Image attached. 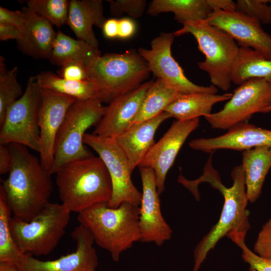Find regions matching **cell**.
<instances>
[{
	"mask_svg": "<svg viewBox=\"0 0 271 271\" xmlns=\"http://www.w3.org/2000/svg\"><path fill=\"white\" fill-rule=\"evenodd\" d=\"M174 37L173 33H162L152 40L150 49H139L138 52L147 62L150 72L180 94L196 92L216 94L218 91L215 86L196 85L185 76L172 55Z\"/></svg>",
	"mask_w": 271,
	"mask_h": 271,
	"instance_id": "7c38bea8",
	"label": "cell"
},
{
	"mask_svg": "<svg viewBox=\"0 0 271 271\" xmlns=\"http://www.w3.org/2000/svg\"><path fill=\"white\" fill-rule=\"evenodd\" d=\"M268 0H238L235 10L256 21L261 24H271V10Z\"/></svg>",
	"mask_w": 271,
	"mask_h": 271,
	"instance_id": "836d02e7",
	"label": "cell"
},
{
	"mask_svg": "<svg viewBox=\"0 0 271 271\" xmlns=\"http://www.w3.org/2000/svg\"><path fill=\"white\" fill-rule=\"evenodd\" d=\"M142 192L139 205V226L142 242H153L160 246L169 240L173 231L162 215L159 194L153 170L139 167Z\"/></svg>",
	"mask_w": 271,
	"mask_h": 271,
	"instance_id": "5bb4252c",
	"label": "cell"
},
{
	"mask_svg": "<svg viewBox=\"0 0 271 271\" xmlns=\"http://www.w3.org/2000/svg\"><path fill=\"white\" fill-rule=\"evenodd\" d=\"M76 242L75 251L52 260L43 261L26 253L16 264L19 271H96L98 265L94 240L90 231L81 224L71 233Z\"/></svg>",
	"mask_w": 271,
	"mask_h": 271,
	"instance_id": "4fadbf2b",
	"label": "cell"
},
{
	"mask_svg": "<svg viewBox=\"0 0 271 271\" xmlns=\"http://www.w3.org/2000/svg\"><path fill=\"white\" fill-rule=\"evenodd\" d=\"M271 105V84L263 79L252 78L234 90L220 111L205 118L213 128L228 130L247 122L252 115Z\"/></svg>",
	"mask_w": 271,
	"mask_h": 271,
	"instance_id": "30bf717a",
	"label": "cell"
},
{
	"mask_svg": "<svg viewBox=\"0 0 271 271\" xmlns=\"http://www.w3.org/2000/svg\"><path fill=\"white\" fill-rule=\"evenodd\" d=\"M136 30V23L132 19L123 18L118 20V38H130L134 34Z\"/></svg>",
	"mask_w": 271,
	"mask_h": 271,
	"instance_id": "f35d334b",
	"label": "cell"
},
{
	"mask_svg": "<svg viewBox=\"0 0 271 271\" xmlns=\"http://www.w3.org/2000/svg\"><path fill=\"white\" fill-rule=\"evenodd\" d=\"M41 95L42 101L39 115L40 160L44 168L51 174L58 133L68 110L76 99L43 88H41Z\"/></svg>",
	"mask_w": 271,
	"mask_h": 271,
	"instance_id": "e0dca14e",
	"label": "cell"
},
{
	"mask_svg": "<svg viewBox=\"0 0 271 271\" xmlns=\"http://www.w3.org/2000/svg\"><path fill=\"white\" fill-rule=\"evenodd\" d=\"M170 117L169 113L164 111L153 118L132 124L115 139L126 156L132 172L155 144L154 136L158 128Z\"/></svg>",
	"mask_w": 271,
	"mask_h": 271,
	"instance_id": "ffe728a7",
	"label": "cell"
},
{
	"mask_svg": "<svg viewBox=\"0 0 271 271\" xmlns=\"http://www.w3.org/2000/svg\"><path fill=\"white\" fill-rule=\"evenodd\" d=\"M167 12L173 13L175 19L183 25L206 20L212 12L207 0H154L147 12L153 16Z\"/></svg>",
	"mask_w": 271,
	"mask_h": 271,
	"instance_id": "484cf974",
	"label": "cell"
},
{
	"mask_svg": "<svg viewBox=\"0 0 271 271\" xmlns=\"http://www.w3.org/2000/svg\"><path fill=\"white\" fill-rule=\"evenodd\" d=\"M206 21L228 34L239 47L249 48L271 60V35L257 21L236 10L213 12Z\"/></svg>",
	"mask_w": 271,
	"mask_h": 271,
	"instance_id": "2e32d148",
	"label": "cell"
},
{
	"mask_svg": "<svg viewBox=\"0 0 271 271\" xmlns=\"http://www.w3.org/2000/svg\"><path fill=\"white\" fill-rule=\"evenodd\" d=\"M16 66L7 70L5 59L0 57V124L3 122L8 108L23 94L17 75Z\"/></svg>",
	"mask_w": 271,
	"mask_h": 271,
	"instance_id": "4dcf8cb0",
	"label": "cell"
},
{
	"mask_svg": "<svg viewBox=\"0 0 271 271\" xmlns=\"http://www.w3.org/2000/svg\"><path fill=\"white\" fill-rule=\"evenodd\" d=\"M86 70L100 100L108 103L137 88L151 72L147 62L134 50L101 55Z\"/></svg>",
	"mask_w": 271,
	"mask_h": 271,
	"instance_id": "8992f818",
	"label": "cell"
},
{
	"mask_svg": "<svg viewBox=\"0 0 271 271\" xmlns=\"http://www.w3.org/2000/svg\"><path fill=\"white\" fill-rule=\"evenodd\" d=\"M56 174L59 197L71 212L79 213L110 200L111 180L99 157L92 156L69 162Z\"/></svg>",
	"mask_w": 271,
	"mask_h": 271,
	"instance_id": "277c9868",
	"label": "cell"
},
{
	"mask_svg": "<svg viewBox=\"0 0 271 271\" xmlns=\"http://www.w3.org/2000/svg\"><path fill=\"white\" fill-rule=\"evenodd\" d=\"M153 82L143 83L135 89L112 100L93 134L115 139L127 130L136 117L142 101Z\"/></svg>",
	"mask_w": 271,
	"mask_h": 271,
	"instance_id": "ac0fdd59",
	"label": "cell"
},
{
	"mask_svg": "<svg viewBox=\"0 0 271 271\" xmlns=\"http://www.w3.org/2000/svg\"><path fill=\"white\" fill-rule=\"evenodd\" d=\"M0 271H19V270L15 264L0 263Z\"/></svg>",
	"mask_w": 271,
	"mask_h": 271,
	"instance_id": "ee69618b",
	"label": "cell"
},
{
	"mask_svg": "<svg viewBox=\"0 0 271 271\" xmlns=\"http://www.w3.org/2000/svg\"><path fill=\"white\" fill-rule=\"evenodd\" d=\"M252 78H262L271 84V60L264 58L249 48L240 47L232 71L231 81L240 85Z\"/></svg>",
	"mask_w": 271,
	"mask_h": 271,
	"instance_id": "4316f807",
	"label": "cell"
},
{
	"mask_svg": "<svg viewBox=\"0 0 271 271\" xmlns=\"http://www.w3.org/2000/svg\"><path fill=\"white\" fill-rule=\"evenodd\" d=\"M21 10L26 22L20 39L17 41L19 49L34 58L48 59L56 35L52 24L28 7Z\"/></svg>",
	"mask_w": 271,
	"mask_h": 271,
	"instance_id": "44dd1931",
	"label": "cell"
},
{
	"mask_svg": "<svg viewBox=\"0 0 271 271\" xmlns=\"http://www.w3.org/2000/svg\"><path fill=\"white\" fill-rule=\"evenodd\" d=\"M70 1L67 0H29L26 2L30 10L60 27L67 24Z\"/></svg>",
	"mask_w": 271,
	"mask_h": 271,
	"instance_id": "1f68e13d",
	"label": "cell"
},
{
	"mask_svg": "<svg viewBox=\"0 0 271 271\" xmlns=\"http://www.w3.org/2000/svg\"><path fill=\"white\" fill-rule=\"evenodd\" d=\"M211 153L206 163L203 174L198 179L190 180L181 176L179 182L188 190L195 199L200 198L198 187L202 182H208L218 190L224 198L222 211L217 222L199 241L194 252L192 271H198L209 251L224 236L232 232L247 233L250 228L249 212L246 209L248 202L244 174L241 164L235 166L231 173L232 185L227 187L222 183L217 170L212 166Z\"/></svg>",
	"mask_w": 271,
	"mask_h": 271,
	"instance_id": "6da1fadb",
	"label": "cell"
},
{
	"mask_svg": "<svg viewBox=\"0 0 271 271\" xmlns=\"http://www.w3.org/2000/svg\"><path fill=\"white\" fill-rule=\"evenodd\" d=\"M22 30L16 27L0 24V40H19L22 36Z\"/></svg>",
	"mask_w": 271,
	"mask_h": 271,
	"instance_id": "60d3db41",
	"label": "cell"
},
{
	"mask_svg": "<svg viewBox=\"0 0 271 271\" xmlns=\"http://www.w3.org/2000/svg\"><path fill=\"white\" fill-rule=\"evenodd\" d=\"M253 252L271 261V217L263 224L254 245Z\"/></svg>",
	"mask_w": 271,
	"mask_h": 271,
	"instance_id": "d590c367",
	"label": "cell"
},
{
	"mask_svg": "<svg viewBox=\"0 0 271 271\" xmlns=\"http://www.w3.org/2000/svg\"><path fill=\"white\" fill-rule=\"evenodd\" d=\"M104 36L108 39L118 38V20L114 18L107 19L102 28Z\"/></svg>",
	"mask_w": 271,
	"mask_h": 271,
	"instance_id": "b9f144b4",
	"label": "cell"
},
{
	"mask_svg": "<svg viewBox=\"0 0 271 271\" xmlns=\"http://www.w3.org/2000/svg\"><path fill=\"white\" fill-rule=\"evenodd\" d=\"M12 164V158L9 146L0 144V174L9 173Z\"/></svg>",
	"mask_w": 271,
	"mask_h": 271,
	"instance_id": "ab89813d",
	"label": "cell"
},
{
	"mask_svg": "<svg viewBox=\"0 0 271 271\" xmlns=\"http://www.w3.org/2000/svg\"><path fill=\"white\" fill-rule=\"evenodd\" d=\"M241 165L248 202H254L261 194L265 177L271 168V147H258L243 151Z\"/></svg>",
	"mask_w": 271,
	"mask_h": 271,
	"instance_id": "cb8c5ba5",
	"label": "cell"
},
{
	"mask_svg": "<svg viewBox=\"0 0 271 271\" xmlns=\"http://www.w3.org/2000/svg\"><path fill=\"white\" fill-rule=\"evenodd\" d=\"M12 211L3 191L0 189V263L17 264L24 253L15 241L10 227Z\"/></svg>",
	"mask_w": 271,
	"mask_h": 271,
	"instance_id": "f546056e",
	"label": "cell"
},
{
	"mask_svg": "<svg viewBox=\"0 0 271 271\" xmlns=\"http://www.w3.org/2000/svg\"><path fill=\"white\" fill-rule=\"evenodd\" d=\"M212 12L235 10L236 4L231 0H207Z\"/></svg>",
	"mask_w": 271,
	"mask_h": 271,
	"instance_id": "7bdbcfd3",
	"label": "cell"
},
{
	"mask_svg": "<svg viewBox=\"0 0 271 271\" xmlns=\"http://www.w3.org/2000/svg\"><path fill=\"white\" fill-rule=\"evenodd\" d=\"M268 3H269V6L271 10V0H268Z\"/></svg>",
	"mask_w": 271,
	"mask_h": 271,
	"instance_id": "bcb514c9",
	"label": "cell"
},
{
	"mask_svg": "<svg viewBox=\"0 0 271 271\" xmlns=\"http://www.w3.org/2000/svg\"><path fill=\"white\" fill-rule=\"evenodd\" d=\"M232 96V93L221 95L204 92L181 94L164 111L179 120L193 119L201 116L205 117L211 113L214 105L228 100Z\"/></svg>",
	"mask_w": 271,
	"mask_h": 271,
	"instance_id": "d4e9b609",
	"label": "cell"
},
{
	"mask_svg": "<svg viewBox=\"0 0 271 271\" xmlns=\"http://www.w3.org/2000/svg\"><path fill=\"white\" fill-rule=\"evenodd\" d=\"M189 145L192 149L207 153L221 149L243 152L258 147H271V130L244 122L220 136L194 139Z\"/></svg>",
	"mask_w": 271,
	"mask_h": 271,
	"instance_id": "d6986e66",
	"label": "cell"
},
{
	"mask_svg": "<svg viewBox=\"0 0 271 271\" xmlns=\"http://www.w3.org/2000/svg\"><path fill=\"white\" fill-rule=\"evenodd\" d=\"M58 75L66 80L81 81L88 79L86 69L82 65L70 63L61 67Z\"/></svg>",
	"mask_w": 271,
	"mask_h": 271,
	"instance_id": "8d00e7d4",
	"label": "cell"
},
{
	"mask_svg": "<svg viewBox=\"0 0 271 271\" xmlns=\"http://www.w3.org/2000/svg\"><path fill=\"white\" fill-rule=\"evenodd\" d=\"M101 0H71L67 24L78 39L98 48V41L92 27L102 28L106 20Z\"/></svg>",
	"mask_w": 271,
	"mask_h": 271,
	"instance_id": "7402d4cb",
	"label": "cell"
},
{
	"mask_svg": "<svg viewBox=\"0 0 271 271\" xmlns=\"http://www.w3.org/2000/svg\"><path fill=\"white\" fill-rule=\"evenodd\" d=\"M186 34L194 36L205 56L204 61L198 62L199 68L207 73L213 85L223 91L229 89L232 71L239 53L236 42L206 20L186 23L173 33L175 36Z\"/></svg>",
	"mask_w": 271,
	"mask_h": 271,
	"instance_id": "5b68a950",
	"label": "cell"
},
{
	"mask_svg": "<svg viewBox=\"0 0 271 271\" xmlns=\"http://www.w3.org/2000/svg\"><path fill=\"white\" fill-rule=\"evenodd\" d=\"M101 55L98 48L58 31L48 60L51 63L60 67L75 63L82 65L87 69Z\"/></svg>",
	"mask_w": 271,
	"mask_h": 271,
	"instance_id": "603a6c76",
	"label": "cell"
},
{
	"mask_svg": "<svg viewBox=\"0 0 271 271\" xmlns=\"http://www.w3.org/2000/svg\"><path fill=\"white\" fill-rule=\"evenodd\" d=\"M71 212L62 203L48 202L30 221L13 216L10 227L14 239L25 253L47 255L63 236Z\"/></svg>",
	"mask_w": 271,
	"mask_h": 271,
	"instance_id": "52a82bcc",
	"label": "cell"
},
{
	"mask_svg": "<svg viewBox=\"0 0 271 271\" xmlns=\"http://www.w3.org/2000/svg\"><path fill=\"white\" fill-rule=\"evenodd\" d=\"M271 111V105L266 108L263 111V113H267Z\"/></svg>",
	"mask_w": 271,
	"mask_h": 271,
	"instance_id": "f6af8a7d",
	"label": "cell"
},
{
	"mask_svg": "<svg viewBox=\"0 0 271 271\" xmlns=\"http://www.w3.org/2000/svg\"><path fill=\"white\" fill-rule=\"evenodd\" d=\"M26 22V16L22 10L14 11L0 7V24L13 26L22 30Z\"/></svg>",
	"mask_w": 271,
	"mask_h": 271,
	"instance_id": "74e56055",
	"label": "cell"
},
{
	"mask_svg": "<svg viewBox=\"0 0 271 271\" xmlns=\"http://www.w3.org/2000/svg\"><path fill=\"white\" fill-rule=\"evenodd\" d=\"M36 77L41 88L69 96L79 100L95 98L100 100L95 85L89 79L81 81L68 80L50 71L41 72Z\"/></svg>",
	"mask_w": 271,
	"mask_h": 271,
	"instance_id": "83f0119b",
	"label": "cell"
},
{
	"mask_svg": "<svg viewBox=\"0 0 271 271\" xmlns=\"http://www.w3.org/2000/svg\"><path fill=\"white\" fill-rule=\"evenodd\" d=\"M105 109L97 98L76 100L71 105L56 138L51 175L69 162L93 156L84 145V137L90 127L100 121Z\"/></svg>",
	"mask_w": 271,
	"mask_h": 271,
	"instance_id": "ba28073f",
	"label": "cell"
},
{
	"mask_svg": "<svg viewBox=\"0 0 271 271\" xmlns=\"http://www.w3.org/2000/svg\"><path fill=\"white\" fill-rule=\"evenodd\" d=\"M246 233L233 232L227 235L242 250V258L249 264V271H271V261L264 259L246 245L245 241Z\"/></svg>",
	"mask_w": 271,
	"mask_h": 271,
	"instance_id": "d6a6232c",
	"label": "cell"
},
{
	"mask_svg": "<svg viewBox=\"0 0 271 271\" xmlns=\"http://www.w3.org/2000/svg\"><path fill=\"white\" fill-rule=\"evenodd\" d=\"M181 94L157 78L146 93L132 124L153 118L163 112ZM131 124V125H132Z\"/></svg>",
	"mask_w": 271,
	"mask_h": 271,
	"instance_id": "f1b7e54d",
	"label": "cell"
},
{
	"mask_svg": "<svg viewBox=\"0 0 271 271\" xmlns=\"http://www.w3.org/2000/svg\"><path fill=\"white\" fill-rule=\"evenodd\" d=\"M199 126V118L173 122L163 137L152 147L139 167L153 170L159 194L165 190L167 173L183 145Z\"/></svg>",
	"mask_w": 271,
	"mask_h": 271,
	"instance_id": "9a60e30c",
	"label": "cell"
},
{
	"mask_svg": "<svg viewBox=\"0 0 271 271\" xmlns=\"http://www.w3.org/2000/svg\"><path fill=\"white\" fill-rule=\"evenodd\" d=\"M9 148L12 166L0 189L14 216L28 222L49 202L53 188L51 175L27 147L11 144Z\"/></svg>",
	"mask_w": 271,
	"mask_h": 271,
	"instance_id": "7a4b0ae2",
	"label": "cell"
},
{
	"mask_svg": "<svg viewBox=\"0 0 271 271\" xmlns=\"http://www.w3.org/2000/svg\"><path fill=\"white\" fill-rule=\"evenodd\" d=\"M41 101V88L36 76L30 77L23 95L8 108L0 124V144H18L40 153Z\"/></svg>",
	"mask_w": 271,
	"mask_h": 271,
	"instance_id": "9c48e42d",
	"label": "cell"
},
{
	"mask_svg": "<svg viewBox=\"0 0 271 271\" xmlns=\"http://www.w3.org/2000/svg\"><path fill=\"white\" fill-rule=\"evenodd\" d=\"M83 142L97 153L109 173L112 186L109 206L116 208L123 202L139 206L142 192L132 181V172L128 160L115 140L93 133H86Z\"/></svg>",
	"mask_w": 271,
	"mask_h": 271,
	"instance_id": "8fae6325",
	"label": "cell"
},
{
	"mask_svg": "<svg viewBox=\"0 0 271 271\" xmlns=\"http://www.w3.org/2000/svg\"><path fill=\"white\" fill-rule=\"evenodd\" d=\"M78 214L80 224L90 231L94 242L108 251L114 261L140 241L139 206L123 202L112 208L108 203H100Z\"/></svg>",
	"mask_w": 271,
	"mask_h": 271,
	"instance_id": "3957f363",
	"label": "cell"
},
{
	"mask_svg": "<svg viewBox=\"0 0 271 271\" xmlns=\"http://www.w3.org/2000/svg\"><path fill=\"white\" fill-rule=\"evenodd\" d=\"M108 2L110 14L116 17L127 13L132 18H139L143 15L147 7V1L145 0H115Z\"/></svg>",
	"mask_w": 271,
	"mask_h": 271,
	"instance_id": "e575fe53",
	"label": "cell"
}]
</instances>
